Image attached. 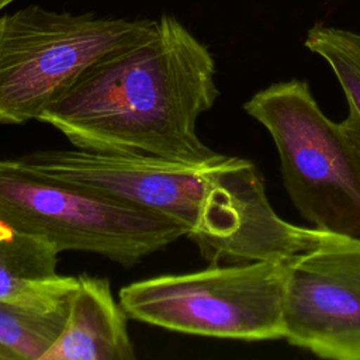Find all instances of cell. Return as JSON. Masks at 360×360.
<instances>
[{
    "label": "cell",
    "mask_w": 360,
    "mask_h": 360,
    "mask_svg": "<svg viewBox=\"0 0 360 360\" xmlns=\"http://www.w3.org/2000/svg\"><path fill=\"white\" fill-rule=\"evenodd\" d=\"M0 360H17V357L11 352L0 346Z\"/></svg>",
    "instance_id": "7c38bea8"
},
{
    "label": "cell",
    "mask_w": 360,
    "mask_h": 360,
    "mask_svg": "<svg viewBox=\"0 0 360 360\" xmlns=\"http://www.w3.org/2000/svg\"><path fill=\"white\" fill-rule=\"evenodd\" d=\"M270 134L284 188L309 228L360 239V155L342 121L302 79L276 82L243 103Z\"/></svg>",
    "instance_id": "3957f363"
},
{
    "label": "cell",
    "mask_w": 360,
    "mask_h": 360,
    "mask_svg": "<svg viewBox=\"0 0 360 360\" xmlns=\"http://www.w3.org/2000/svg\"><path fill=\"white\" fill-rule=\"evenodd\" d=\"M31 169L166 218L210 264L288 260L321 231L283 219L253 162L217 153L202 163L86 149H45L20 158Z\"/></svg>",
    "instance_id": "6da1fadb"
},
{
    "label": "cell",
    "mask_w": 360,
    "mask_h": 360,
    "mask_svg": "<svg viewBox=\"0 0 360 360\" xmlns=\"http://www.w3.org/2000/svg\"><path fill=\"white\" fill-rule=\"evenodd\" d=\"M11 233H13V229L0 221V239L7 238V236H10Z\"/></svg>",
    "instance_id": "4fadbf2b"
},
{
    "label": "cell",
    "mask_w": 360,
    "mask_h": 360,
    "mask_svg": "<svg viewBox=\"0 0 360 360\" xmlns=\"http://www.w3.org/2000/svg\"><path fill=\"white\" fill-rule=\"evenodd\" d=\"M287 260L210 264L190 273L134 281L120 304L135 321L173 332L264 342L284 339Z\"/></svg>",
    "instance_id": "8992f818"
},
{
    "label": "cell",
    "mask_w": 360,
    "mask_h": 360,
    "mask_svg": "<svg viewBox=\"0 0 360 360\" xmlns=\"http://www.w3.org/2000/svg\"><path fill=\"white\" fill-rule=\"evenodd\" d=\"M72 291L35 300H0V346L17 360H42L63 329Z\"/></svg>",
    "instance_id": "30bf717a"
},
{
    "label": "cell",
    "mask_w": 360,
    "mask_h": 360,
    "mask_svg": "<svg viewBox=\"0 0 360 360\" xmlns=\"http://www.w3.org/2000/svg\"><path fill=\"white\" fill-rule=\"evenodd\" d=\"M13 1H15V0H0V11H1L6 6H8L10 3H13Z\"/></svg>",
    "instance_id": "5bb4252c"
},
{
    "label": "cell",
    "mask_w": 360,
    "mask_h": 360,
    "mask_svg": "<svg viewBox=\"0 0 360 360\" xmlns=\"http://www.w3.org/2000/svg\"><path fill=\"white\" fill-rule=\"evenodd\" d=\"M155 27L150 18L39 6L0 15V124L38 121L94 63L145 39Z\"/></svg>",
    "instance_id": "277c9868"
},
{
    "label": "cell",
    "mask_w": 360,
    "mask_h": 360,
    "mask_svg": "<svg viewBox=\"0 0 360 360\" xmlns=\"http://www.w3.org/2000/svg\"><path fill=\"white\" fill-rule=\"evenodd\" d=\"M0 221L59 252L96 253L124 267L186 236L166 218L42 174L20 158L0 159Z\"/></svg>",
    "instance_id": "5b68a950"
},
{
    "label": "cell",
    "mask_w": 360,
    "mask_h": 360,
    "mask_svg": "<svg viewBox=\"0 0 360 360\" xmlns=\"http://www.w3.org/2000/svg\"><path fill=\"white\" fill-rule=\"evenodd\" d=\"M304 45L329 65L340 84L347 105L342 124L360 155V34L316 24Z\"/></svg>",
    "instance_id": "8fae6325"
},
{
    "label": "cell",
    "mask_w": 360,
    "mask_h": 360,
    "mask_svg": "<svg viewBox=\"0 0 360 360\" xmlns=\"http://www.w3.org/2000/svg\"><path fill=\"white\" fill-rule=\"evenodd\" d=\"M59 253L46 239L24 232L0 239V300H35L73 290L77 277L56 271Z\"/></svg>",
    "instance_id": "9c48e42d"
},
{
    "label": "cell",
    "mask_w": 360,
    "mask_h": 360,
    "mask_svg": "<svg viewBox=\"0 0 360 360\" xmlns=\"http://www.w3.org/2000/svg\"><path fill=\"white\" fill-rule=\"evenodd\" d=\"M284 340L322 359L360 360V239L323 232L285 263Z\"/></svg>",
    "instance_id": "52a82bcc"
},
{
    "label": "cell",
    "mask_w": 360,
    "mask_h": 360,
    "mask_svg": "<svg viewBox=\"0 0 360 360\" xmlns=\"http://www.w3.org/2000/svg\"><path fill=\"white\" fill-rule=\"evenodd\" d=\"M127 316L108 280L77 276L63 329L42 360H134Z\"/></svg>",
    "instance_id": "ba28073f"
},
{
    "label": "cell",
    "mask_w": 360,
    "mask_h": 360,
    "mask_svg": "<svg viewBox=\"0 0 360 360\" xmlns=\"http://www.w3.org/2000/svg\"><path fill=\"white\" fill-rule=\"evenodd\" d=\"M215 73L208 48L162 15L150 35L94 63L38 121L79 149L202 163L218 153L197 132L219 96Z\"/></svg>",
    "instance_id": "7a4b0ae2"
}]
</instances>
